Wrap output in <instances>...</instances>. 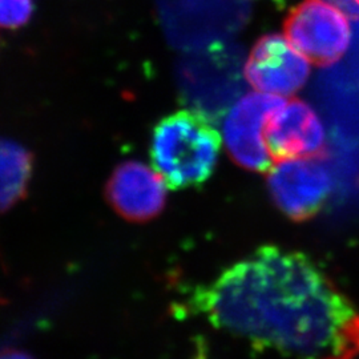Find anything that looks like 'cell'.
<instances>
[{"mask_svg":"<svg viewBox=\"0 0 359 359\" xmlns=\"http://www.w3.org/2000/svg\"><path fill=\"white\" fill-rule=\"evenodd\" d=\"M253 359H354L359 311L306 255L258 248L177 304Z\"/></svg>","mask_w":359,"mask_h":359,"instance_id":"cell-1","label":"cell"},{"mask_svg":"<svg viewBox=\"0 0 359 359\" xmlns=\"http://www.w3.org/2000/svg\"><path fill=\"white\" fill-rule=\"evenodd\" d=\"M219 147L216 123L188 108L161 118L154 127L151 160L168 188H196L213 175Z\"/></svg>","mask_w":359,"mask_h":359,"instance_id":"cell-2","label":"cell"},{"mask_svg":"<svg viewBox=\"0 0 359 359\" xmlns=\"http://www.w3.org/2000/svg\"><path fill=\"white\" fill-rule=\"evenodd\" d=\"M176 79L184 104L218 124L246 90L244 50L225 40L185 52Z\"/></svg>","mask_w":359,"mask_h":359,"instance_id":"cell-3","label":"cell"},{"mask_svg":"<svg viewBox=\"0 0 359 359\" xmlns=\"http://www.w3.org/2000/svg\"><path fill=\"white\" fill-rule=\"evenodd\" d=\"M172 47L194 51L238 34L250 16L248 0H156Z\"/></svg>","mask_w":359,"mask_h":359,"instance_id":"cell-4","label":"cell"},{"mask_svg":"<svg viewBox=\"0 0 359 359\" xmlns=\"http://www.w3.org/2000/svg\"><path fill=\"white\" fill-rule=\"evenodd\" d=\"M283 28L287 40L314 65H333L348 48L347 15L325 0H304L295 6Z\"/></svg>","mask_w":359,"mask_h":359,"instance_id":"cell-5","label":"cell"},{"mask_svg":"<svg viewBox=\"0 0 359 359\" xmlns=\"http://www.w3.org/2000/svg\"><path fill=\"white\" fill-rule=\"evenodd\" d=\"M270 197L286 217L305 221L320 213L333 192V176L322 157L289 158L271 168Z\"/></svg>","mask_w":359,"mask_h":359,"instance_id":"cell-6","label":"cell"},{"mask_svg":"<svg viewBox=\"0 0 359 359\" xmlns=\"http://www.w3.org/2000/svg\"><path fill=\"white\" fill-rule=\"evenodd\" d=\"M286 104L283 96L246 93L231 107L224 121V140L231 160L248 170L266 172L271 158L265 140L270 117Z\"/></svg>","mask_w":359,"mask_h":359,"instance_id":"cell-7","label":"cell"},{"mask_svg":"<svg viewBox=\"0 0 359 359\" xmlns=\"http://www.w3.org/2000/svg\"><path fill=\"white\" fill-rule=\"evenodd\" d=\"M309 75L306 56L278 34L257 40L245 63V77L253 88L278 96L301 90Z\"/></svg>","mask_w":359,"mask_h":359,"instance_id":"cell-8","label":"cell"},{"mask_svg":"<svg viewBox=\"0 0 359 359\" xmlns=\"http://www.w3.org/2000/svg\"><path fill=\"white\" fill-rule=\"evenodd\" d=\"M167 182L140 161H126L107 182L105 197L120 217L144 224L161 215L167 204Z\"/></svg>","mask_w":359,"mask_h":359,"instance_id":"cell-9","label":"cell"},{"mask_svg":"<svg viewBox=\"0 0 359 359\" xmlns=\"http://www.w3.org/2000/svg\"><path fill=\"white\" fill-rule=\"evenodd\" d=\"M265 140L274 160L322 157L326 154V133L321 118L308 103L294 99L271 116Z\"/></svg>","mask_w":359,"mask_h":359,"instance_id":"cell-10","label":"cell"},{"mask_svg":"<svg viewBox=\"0 0 359 359\" xmlns=\"http://www.w3.org/2000/svg\"><path fill=\"white\" fill-rule=\"evenodd\" d=\"M34 157L18 142L0 139V215L26 197Z\"/></svg>","mask_w":359,"mask_h":359,"instance_id":"cell-11","label":"cell"},{"mask_svg":"<svg viewBox=\"0 0 359 359\" xmlns=\"http://www.w3.org/2000/svg\"><path fill=\"white\" fill-rule=\"evenodd\" d=\"M34 13V0H0V27L19 28Z\"/></svg>","mask_w":359,"mask_h":359,"instance_id":"cell-12","label":"cell"},{"mask_svg":"<svg viewBox=\"0 0 359 359\" xmlns=\"http://www.w3.org/2000/svg\"><path fill=\"white\" fill-rule=\"evenodd\" d=\"M330 3H333L334 6H337L338 8H341L347 16L353 18V19H359V13L354 0H327Z\"/></svg>","mask_w":359,"mask_h":359,"instance_id":"cell-13","label":"cell"},{"mask_svg":"<svg viewBox=\"0 0 359 359\" xmlns=\"http://www.w3.org/2000/svg\"><path fill=\"white\" fill-rule=\"evenodd\" d=\"M350 63L353 65V69L359 75V19L355 22V35L353 41V48L350 52Z\"/></svg>","mask_w":359,"mask_h":359,"instance_id":"cell-14","label":"cell"},{"mask_svg":"<svg viewBox=\"0 0 359 359\" xmlns=\"http://www.w3.org/2000/svg\"><path fill=\"white\" fill-rule=\"evenodd\" d=\"M0 359H34L26 351L16 350V348H8L0 353Z\"/></svg>","mask_w":359,"mask_h":359,"instance_id":"cell-15","label":"cell"},{"mask_svg":"<svg viewBox=\"0 0 359 359\" xmlns=\"http://www.w3.org/2000/svg\"><path fill=\"white\" fill-rule=\"evenodd\" d=\"M274 4H277V6H280V7H283L285 6V3L287 1V0H271Z\"/></svg>","mask_w":359,"mask_h":359,"instance_id":"cell-16","label":"cell"},{"mask_svg":"<svg viewBox=\"0 0 359 359\" xmlns=\"http://www.w3.org/2000/svg\"><path fill=\"white\" fill-rule=\"evenodd\" d=\"M354 3H355V6H357V8H358L359 13V0H354Z\"/></svg>","mask_w":359,"mask_h":359,"instance_id":"cell-17","label":"cell"}]
</instances>
